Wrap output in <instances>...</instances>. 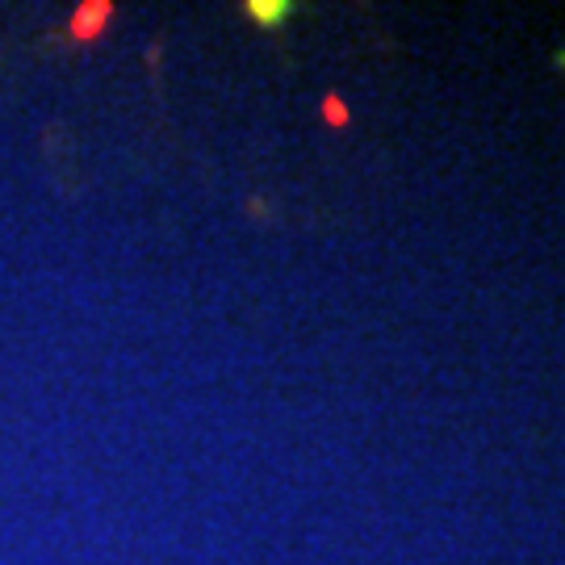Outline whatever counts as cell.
Returning a JSON list of instances; mask_svg holds the SVG:
<instances>
[{
  "mask_svg": "<svg viewBox=\"0 0 565 565\" xmlns=\"http://www.w3.org/2000/svg\"><path fill=\"white\" fill-rule=\"evenodd\" d=\"M243 13L256 21L260 30H281L285 18L294 13V4H285V0H247Z\"/></svg>",
  "mask_w": 565,
  "mask_h": 565,
  "instance_id": "1",
  "label": "cell"
},
{
  "mask_svg": "<svg viewBox=\"0 0 565 565\" xmlns=\"http://www.w3.org/2000/svg\"><path fill=\"white\" fill-rule=\"evenodd\" d=\"M323 114H327V121H331V126H348V105H343L340 97H327Z\"/></svg>",
  "mask_w": 565,
  "mask_h": 565,
  "instance_id": "2",
  "label": "cell"
},
{
  "mask_svg": "<svg viewBox=\"0 0 565 565\" xmlns=\"http://www.w3.org/2000/svg\"><path fill=\"white\" fill-rule=\"evenodd\" d=\"M553 63H557V67L565 72V46H562V51H553Z\"/></svg>",
  "mask_w": 565,
  "mask_h": 565,
  "instance_id": "3",
  "label": "cell"
}]
</instances>
